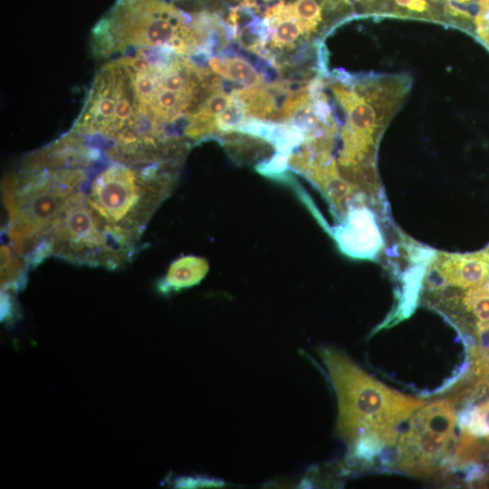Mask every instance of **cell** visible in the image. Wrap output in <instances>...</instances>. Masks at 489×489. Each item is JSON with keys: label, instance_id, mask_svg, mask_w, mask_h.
Segmentation results:
<instances>
[{"label": "cell", "instance_id": "1", "mask_svg": "<svg viewBox=\"0 0 489 489\" xmlns=\"http://www.w3.org/2000/svg\"><path fill=\"white\" fill-rule=\"evenodd\" d=\"M320 355L337 395L338 431L355 456L396 445L402 425L427 403L388 388L334 349Z\"/></svg>", "mask_w": 489, "mask_h": 489}, {"label": "cell", "instance_id": "2", "mask_svg": "<svg viewBox=\"0 0 489 489\" xmlns=\"http://www.w3.org/2000/svg\"><path fill=\"white\" fill-rule=\"evenodd\" d=\"M91 166L29 167L3 180L13 249L27 259L42 243L70 197L87 180Z\"/></svg>", "mask_w": 489, "mask_h": 489}, {"label": "cell", "instance_id": "3", "mask_svg": "<svg viewBox=\"0 0 489 489\" xmlns=\"http://www.w3.org/2000/svg\"><path fill=\"white\" fill-rule=\"evenodd\" d=\"M113 161L100 169L83 189L85 204L109 234L134 250L166 194L167 182L154 164Z\"/></svg>", "mask_w": 489, "mask_h": 489}, {"label": "cell", "instance_id": "4", "mask_svg": "<svg viewBox=\"0 0 489 489\" xmlns=\"http://www.w3.org/2000/svg\"><path fill=\"white\" fill-rule=\"evenodd\" d=\"M197 20L168 0H118L97 24L93 36L103 55L146 47L185 54L205 37Z\"/></svg>", "mask_w": 489, "mask_h": 489}, {"label": "cell", "instance_id": "5", "mask_svg": "<svg viewBox=\"0 0 489 489\" xmlns=\"http://www.w3.org/2000/svg\"><path fill=\"white\" fill-rule=\"evenodd\" d=\"M411 85L406 75L367 76L348 87L333 83L331 88L347 117L341 131L343 165L374 163L381 133L398 110Z\"/></svg>", "mask_w": 489, "mask_h": 489}, {"label": "cell", "instance_id": "6", "mask_svg": "<svg viewBox=\"0 0 489 489\" xmlns=\"http://www.w3.org/2000/svg\"><path fill=\"white\" fill-rule=\"evenodd\" d=\"M133 254L92 216L82 187L70 197L27 262L34 266L48 256H56L77 264L114 269L124 264Z\"/></svg>", "mask_w": 489, "mask_h": 489}, {"label": "cell", "instance_id": "7", "mask_svg": "<svg viewBox=\"0 0 489 489\" xmlns=\"http://www.w3.org/2000/svg\"><path fill=\"white\" fill-rule=\"evenodd\" d=\"M457 421L448 399L419 408L398 437L395 468L414 476H428L443 468L456 449Z\"/></svg>", "mask_w": 489, "mask_h": 489}, {"label": "cell", "instance_id": "8", "mask_svg": "<svg viewBox=\"0 0 489 489\" xmlns=\"http://www.w3.org/2000/svg\"><path fill=\"white\" fill-rule=\"evenodd\" d=\"M144 117L126 68L114 60L98 72L72 131L112 142L123 135H137Z\"/></svg>", "mask_w": 489, "mask_h": 489}, {"label": "cell", "instance_id": "9", "mask_svg": "<svg viewBox=\"0 0 489 489\" xmlns=\"http://www.w3.org/2000/svg\"><path fill=\"white\" fill-rule=\"evenodd\" d=\"M429 273L438 285L467 289L489 278V246L468 254H437Z\"/></svg>", "mask_w": 489, "mask_h": 489}, {"label": "cell", "instance_id": "10", "mask_svg": "<svg viewBox=\"0 0 489 489\" xmlns=\"http://www.w3.org/2000/svg\"><path fill=\"white\" fill-rule=\"evenodd\" d=\"M339 241L346 253L362 259H374L383 247L375 215L367 208L351 213L348 225L339 233Z\"/></svg>", "mask_w": 489, "mask_h": 489}, {"label": "cell", "instance_id": "11", "mask_svg": "<svg viewBox=\"0 0 489 489\" xmlns=\"http://www.w3.org/2000/svg\"><path fill=\"white\" fill-rule=\"evenodd\" d=\"M461 434L453 463L477 460L489 451V398L465 413L459 420Z\"/></svg>", "mask_w": 489, "mask_h": 489}, {"label": "cell", "instance_id": "12", "mask_svg": "<svg viewBox=\"0 0 489 489\" xmlns=\"http://www.w3.org/2000/svg\"><path fill=\"white\" fill-rule=\"evenodd\" d=\"M218 74L246 87L255 88L263 83L262 76L248 62L239 57L222 60V67Z\"/></svg>", "mask_w": 489, "mask_h": 489}, {"label": "cell", "instance_id": "13", "mask_svg": "<svg viewBox=\"0 0 489 489\" xmlns=\"http://www.w3.org/2000/svg\"><path fill=\"white\" fill-rule=\"evenodd\" d=\"M233 93L244 101L248 114L265 118L275 110V101L268 88L242 89Z\"/></svg>", "mask_w": 489, "mask_h": 489}, {"label": "cell", "instance_id": "14", "mask_svg": "<svg viewBox=\"0 0 489 489\" xmlns=\"http://www.w3.org/2000/svg\"><path fill=\"white\" fill-rule=\"evenodd\" d=\"M463 304L477 320V323L489 324V278L467 288Z\"/></svg>", "mask_w": 489, "mask_h": 489}, {"label": "cell", "instance_id": "15", "mask_svg": "<svg viewBox=\"0 0 489 489\" xmlns=\"http://www.w3.org/2000/svg\"><path fill=\"white\" fill-rule=\"evenodd\" d=\"M292 10L302 24L305 35L315 33L322 21V6L317 0H294L290 3Z\"/></svg>", "mask_w": 489, "mask_h": 489}, {"label": "cell", "instance_id": "16", "mask_svg": "<svg viewBox=\"0 0 489 489\" xmlns=\"http://www.w3.org/2000/svg\"><path fill=\"white\" fill-rule=\"evenodd\" d=\"M25 267V262L14 250L6 244L1 245L2 287L17 282L19 277L24 274Z\"/></svg>", "mask_w": 489, "mask_h": 489}, {"label": "cell", "instance_id": "17", "mask_svg": "<svg viewBox=\"0 0 489 489\" xmlns=\"http://www.w3.org/2000/svg\"><path fill=\"white\" fill-rule=\"evenodd\" d=\"M233 94V100L225 110L216 117L215 124L224 130L233 129L242 125L247 113L244 101Z\"/></svg>", "mask_w": 489, "mask_h": 489}, {"label": "cell", "instance_id": "18", "mask_svg": "<svg viewBox=\"0 0 489 489\" xmlns=\"http://www.w3.org/2000/svg\"><path fill=\"white\" fill-rule=\"evenodd\" d=\"M198 277V262L195 259H186L175 264L168 279L176 286L191 284Z\"/></svg>", "mask_w": 489, "mask_h": 489}, {"label": "cell", "instance_id": "19", "mask_svg": "<svg viewBox=\"0 0 489 489\" xmlns=\"http://www.w3.org/2000/svg\"><path fill=\"white\" fill-rule=\"evenodd\" d=\"M474 370L478 379L477 384H489V349L477 350Z\"/></svg>", "mask_w": 489, "mask_h": 489}, {"label": "cell", "instance_id": "20", "mask_svg": "<svg viewBox=\"0 0 489 489\" xmlns=\"http://www.w3.org/2000/svg\"><path fill=\"white\" fill-rule=\"evenodd\" d=\"M393 2L398 6L412 13L425 14L429 9L427 0H393Z\"/></svg>", "mask_w": 489, "mask_h": 489}]
</instances>
